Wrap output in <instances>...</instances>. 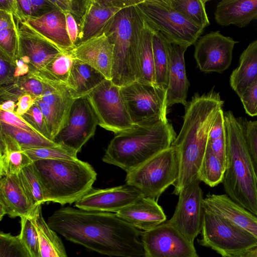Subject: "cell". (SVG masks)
Listing matches in <instances>:
<instances>
[{"label": "cell", "mask_w": 257, "mask_h": 257, "mask_svg": "<svg viewBox=\"0 0 257 257\" xmlns=\"http://www.w3.org/2000/svg\"><path fill=\"white\" fill-rule=\"evenodd\" d=\"M257 80V40L250 43L241 54L238 66L232 72L229 83L240 98Z\"/></svg>", "instance_id": "obj_27"}, {"label": "cell", "mask_w": 257, "mask_h": 257, "mask_svg": "<svg viewBox=\"0 0 257 257\" xmlns=\"http://www.w3.org/2000/svg\"><path fill=\"white\" fill-rule=\"evenodd\" d=\"M226 164L207 148L199 169L198 179L211 187L222 183Z\"/></svg>", "instance_id": "obj_36"}, {"label": "cell", "mask_w": 257, "mask_h": 257, "mask_svg": "<svg viewBox=\"0 0 257 257\" xmlns=\"http://www.w3.org/2000/svg\"><path fill=\"white\" fill-rule=\"evenodd\" d=\"M24 151L33 162L42 159L72 161L78 159L76 152L61 146L32 149Z\"/></svg>", "instance_id": "obj_39"}, {"label": "cell", "mask_w": 257, "mask_h": 257, "mask_svg": "<svg viewBox=\"0 0 257 257\" xmlns=\"http://www.w3.org/2000/svg\"><path fill=\"white\" fill-rule=\"evenodd\" d=\"M201 233L198 243L222 257H240L257 247V239L251 234L227 219L205 210Z\"/></svg>", "instance_id": "obj_9"}, {"label": "cell", "mask_w": 257, "mask_h": 257, "mask_svg": "<svg viewBox=\"0 0 257 257\" xmlns=\"http://www.w3.org/2000/svg\"><path fill=\"white\" fill-rule=\"evenodd\" d=\"M144 257H199L194 243L168 220L143 231Z\"/></svg>", "instance_id": "obj_13"}, {"label": "cell", "mask_w": 257, "mask_h": 257, "mask_svg": "<svg viewBox=\"0 0 257 257\" xmlns=\"http://www.w3.org/2000/svg\"><path fill=\"white\" fill-rule=\"evenodd\" d=\"M214 18L222 26L245 27L257 20V0H222L216 6Z\"/></svg>", "instance_id": "obj_25"}, {"label": "cell", "mask_w": 257, "mask_h": 257, "mask_svg": "<svg viewBox=\"0 0 257 257\" xmlns=\"http://www.w3.org/2000/svg\"><path fill=\"white\" fill-rule=\"evenodd\" d=\"M15 63L2 52L0 51V85H10L15 82Z\"/></svg>", "instance_id": "obj_46"}, {"label": "cell", "mask_w": 257, "mask_h": 257, "mask_svg": "<svg viewBox=\"0 0 257 257\" xmlns=\"http://www.w3.org/2000/svg\"><path fill=\"white\" fill-rule=\"evenodd\" d=\"M16 102L12 100L1 102L0 110L8 112H15Z\"/></svg>", "instance_id": "obj_55"}, {"label": "cell", "mask_w": 257, "mask_h": 257, "mask_svg": "<svg viewBox=\"0 0 257 257\" xmlns=\"http://www.w3.org/2000/svg\"><path fill=\"white\" fill-rule=\"evenodd\" d=\"M240 99L246 114L257 116V80L247 88Z\"/></svg>", "instance_id": "obj_47"}, {"label": "cell", "mask_w": 257, "mask_h": 257, "mask_svg": "<svg viewBox=\"0 0 257 257\" xmlns=\"http://www.w3.org/2000/svg\"><path fill=\"white\" fill-rule=\"evenodd\" d=\"M154 30L146 22L143 29L139 55V83L155 85V73L153 48Z\"/></svg>", "instance_id": "obj_32"}, {"label": "cell", "mask_w": 257, "mask_h": 257, "mask_svg": "<svg viewBox=\"0 0 257 257\" xmlns=\"http://www.w3.org/2000/svg\"><path fill=\"white\" fill-rule=\"evenodd\" d=\"M227 143L226 168L222 182L226 194L257 216V174L244 135L243 118L224 111Z\"/></svg>", "instance_id": "obj_3"}, {"label": "cell", "mask_w": 257, "mask_h": 257, "mask_svg": "<svg viewBox=\"0 0 257 257\" xmlns=\"http://www.w3.org/2000/svg\"><path fill=\"white\" fill-rule=\"evenodd\" d=\"M199 182L194 181L180 191L174 213L168 220L193 243L201 233L204 213L203 193Z\"/></svg>", "instance_id": "obj_14"}, {"label": "cell", "mask_w": 257, "mask_h": 257, "mask_svg": "<svg viewBox=\"0 0 257 257\" xmlns=\"http://www.w3.org/2000/svg\"><path fill=\"white\" fill-rule=\"evenodd\" d=\"M187 48L172 44L171 62L168 86L167 88L168 107L177 103L185 106L189 88L186 74L184 53Z\"/></svg>", "instance_id": "obj_24"}, {"label": "cell", "mask_w": 257, "mask_h": 257, "mask_svg": "<svg viewBox=\"0 0 257 257\" xmlns=\"http://www.w3.org/2000/svg\"><path fill=\"white\" fill-rule=\"evenodd\" d=\"M208 146L213 154L226 164L227 150L226 132L220 138L209 141Z\"/></svg>", "instance_id": "obj_51"}, {"label": "cell", "mask_w": 257, "mask_h": 257, "mask_svg": "<svg viewBox=\"0 0 257 257\" xmlns=\"http://www.w3.org/2000/svg\"><path fill=\"white\" fill-rule=\"evenodd\" d=\"M21 117L38 134L52 140L48 132L42 112L36 103L35 102L29 110Z\"/></svg>", "instance_id": "obj_43"}, {"label": "cell", "mask_w": 257, "mask_h": 257, "mask_svg": "<svg viewBox=\"0 0 257 257\" xmlns=\"http://www.w3.org/2000/svg\"><path fill=\"white\" fill-rule=\"evenodd\" d=\"M42 186L45 202L62 205L77 202L91 188L97 173L80 160L42 159L32 163Z\"/></svg>", "instance_id": "obj_6"}, {"label": "cell", "mask_w": 257, "mask_h": 257, "mask_svg": "<svg viewBox=\"0 0 257 257\" xmlns=\"http://www.w3.org/2000/svg\"><path fill=\"white\" fill-rule=\"evenodd\" d=\"M66 16L67 30L74 48L78 45L79 29L74 17L69 13H64Z\"/></svg>", "instance_id": "obj_52"}, {"label": "cell", "mask_w": 257, "mask_h": 257, "mask_svg": "<svg viewBox=\"0 0 257 257\" xmlns=\"http://www.w3.org/2000/svg\"><path fill=\"white\" fill-rule=\"evenodd\" d=\"M98 119L88 95L73 99L66 119L53 141L77 153L94 135Z\"/></svg>", "instance_id": "obj_11"}, {"label": "cell", "mask_w": 257, "mask_h": 257, "mask_svg": "<svg viewBox=\"0 0 257 257\" xmlns=\"http://www.w3.org/2000/svg\"><path fill=\"white\" fill-rule=\"evenodd\" d=\"M19 38L13 15L0 10V51L15 63L17 58Z\"/></svg>", "instance_id": "obj_34"}, {"label": "cell", "mask_w": 257, "mask_h": 257, "mask_svg": "<svg viewBox=\"0 0 257 257\" xmlns=\"http://www.w3.org/2000/svg\"><path fill=\"white\" fill-rule=\"evenodd\" d=\"M35 98L29 94L22 95L16 103L15 113L19 116L26 113L35 103Z\"/></svg>", "instance_id": "obj_53"}, {"label": "cell", "mask_w": 257, "mask_h": 257, "mask_svg": "<svg viewBox=\"0 0 257 257\" xmlns=\"http://www.w3.org/2000/svg\"><path fill=\"white\" fill-rule=\"evenodd\" d=\"M21 224L20 240L31 257H41L38 234L30 216L21 218Z\"/></svg>", "instance_id": "obj_40"}, {"label": "cell", "mask_w": 257, "mask_h": 257, "mask_svg": "<svg viewBox=\"0 0 257 257\" xmlns=\"http://www.w3.org/2000/svg\"><path fill=\"white\" fill-rule=\"evenodd\" d=\"M173 8L198 26L204 29L210 24L206 11L207 0H170Z\"/></svg>", "instance_id": "obj_37"}, {"label": "cell", "mask_w": 257, "mask_h": 257, "mask_svg": "<svg viewBox=\"0 0 257 257\" xmlns=\"http://www.w3.org/2000/svg\"><path fill=\"white\" fill-rule=\"evenodd\" d=\"M179 172L178 154L171 146L126 172L125 181L138 189L144 197L157 201L165 190L177 181Z\"/></svg>", "instance_id": "obj_8"}, {"label": "cell", "mask_w": 257, "mask_h": 257, "mask_svg": "<svg viewBox=\"0 0 257 257\" xmlns=\"http://www.w3.org/2000/svg\"><path fill=\"white\" fill-rule=\"evenodd\" d=\"M0 121L29 132L38 133L21 116L18 115L15 112H8L0 110Z\"/></svg>", "instance_id": "obj_48"}, {"label": "cell", "mask_w": 257, "mask_h": 257, "mask_svg": "<svg viewBox=\"0 0 257 257\" xmlns=\"http://www.w3.org/2000/svg\"><path fill=\"white\" fill-rule=\"evenodd\" d=\"M74 60L71 51L62 52L49 62L43 70L34 74L29 75L39 80H46L67 85Z\"/></svg>", "instance_id": "obj_33"}, {"label": "cell", "mask_w": 257, "mask_h": 257, "mask_svg": "<svg viewBox=\"0 0 257 257\" xmlns=\"http://www.w3.org/2000/svg\"><path fill=\"white\" fill-rule=\"evenodd\" d=\"M0 220L5 215L15 218L29 216L34 208L18 174L1 177Z\"/></svg>", "instance_id": "obj_20"}, {"label": "cell", "mask_w": 257, "mask_h": 257, "mask_svg": "<svg viewBox=\"0 0 257 257\" xmlns=\"http://www.w3.org/2000/svg\"><path fill=\"white\" fill-rule=\"evenodd\" d=\"M145 23L136 5H133L116 13L103 31L113 46L111 81L120 87L139 79V55Z\"/></svg>", "instance_id": "obj_5"}, {"label": "cell", "mask_w": 257, "mask_h": 257, "mask_svg": "<svg viewBox=\"0 0 257 257\" xmlns=\"http://www.w3.org/2000/svg\"><path fill=\"white\" fill-rule=\"evenodd\" d=\"M240 257H257V247L248 250Z\"/></svg>", "instance_id": "obj_56"}, {"label": "cell", "mask_w": 257, "mask_h": 257, "mask_svg": "<svg viewBox=\"0 0 257 257\" xmlns=\"http://www.w3.org/2000/svg\"><path fill=\"white\" fill-rule=\"evenodd\" d=\"M226 132L224 111L222 109H220L213 121L210 127L208 142L217 139Z\"/></svg>", "instance_id": "obj_49"}, {"label": "cell", "mask_w": 257, "mask_h": 257, "mask_svg": "<svg viewBox=\"0 0 257 257\" xmlns=\"http://www.w3.org/2000/svg\"><path fill=\"white\" fill-rule=\"evenodd\" d=\"M30 3L33 18L39 17L53 10L58 9L52 0H30Z\"/></svg>", "instance_id": "obj_50"}, {"label": "cell", "mask_w": 257, "mask_h": 257, "mask_svg": "<svg viewBox=\"0 0 257 257\" xmlns=\"http://www.w3.org/2000/svg\"><path fill=\"white\" fill-rule=\"evenodd\" d=\"M105 79L103 75L94 68L74 58L67 86L75 99L88 95Z\"/></svg>", "instance_id": "obj_26"}, {"label": "cell", "mask_w": 257, "mask_h": 257, "mask_svg": "<svg viewBox=\"0 0 257 257\" xmlns=\"http://www.w3.org/2000/svg\"><path fill=\"white\" fill-rule=\"evenodd\" d=\"M24 22L62 52H70L74 48L67 32L65 14L61 10L56 9L39 17L28 18Z\"/></svg>", "instance_id": "obj_22"}, {"label": "cell", "mask_w": 257, "mask_h": 257, "mask_svg": "<svg viewBox=\"0 0 257 257\" xmlns=\"http://www.w3.org/2000/svg\"><path fill=\"white\" fill-rule=\"evenodd\" d=\"M120 92L135 125L168 120L166 89L135 81L120 87Z\"/></svg>", "instance_id": "obj_10"}, {"label": "cell", "mask_w": 257, "mask_h": 257, "mask_svg": "<svg viewBox=\"0 0 257 257\" xmlns=\"http://www.w3.org/2000/svg\"><path fill=\"white\" fill-rule=\"evenodd\" d=\"M15 77L18 79L28 75L30 72L29 66L19 58L16 59L15 61Z\"/></svg>", "instance_id": "obj_54"}, {"label": "cell", "mask_w": 257, "mask_h": 257, "mask_svg": "<svg viewBox=\"0 0 257 257\" xmlns=\"http://www.w3.org/2000/svg\"><path fill=\"white\" fill-rule=\"evenodd\" d=\"M14 19L19 38L17 58H20L29 66L28 74L33 75L41 71L52 59L63 52L25 22Z\"/></svg>", "instance_id": "obj_16"}, {"label": "cell", "mask_w": 257, "mask_h": 257, "mask_svg": "<svg viewBox=\"0 0 257 257\" xmlns=\"http://www.w3.org/2000/svg\"><path fill=\"white\" fill-rule=\"evenodd\" d=\"M0 131L13 138L23 151L60 146L38 133L29 132L2 121H0Z\"/></svg>", "instance_id": "obj_35"}, {"label": "cell", "mask_w": 257, "mask_h": 257, "mask_svg": "<svg viewBox=\"0 0 257 257\" xmlns=\"http://www.w3.org/2000/svg\"><path fill=\"white\" fill-rule=\"evenodd\" d=\"M203 208L227 219L257 239V216L226 194H208L203 200Z\"/></svg>", "instance_id": "obj_21"}, {"label": "cell", "mask_w": 257, "mask_h": 257, "mask_svg": "<svg viewBox=\"0 0 257 257\" xmlns=\"http://www.w3.org/2000/svg\"><path fill=\"white\" fill-rule=\"evenodd\" d=\"M51 229L66 239L100 254L114 257H144L143 231L115 213L71 207L54 211L47 220Z\"/></svg>", "instance_id": "obj_1"}, {"label": "cell", "mask_w": 257, "mask_h": 257, "mask_svg": "<svg viewBox=\"0 0 257 257\" xmlns=\"http://www.w3.org/2000/svg\"><path fill=\"white\" fill-rule=\"evenodd\" d=\"M15 83L23 95L29 94L35 99L41 97L44 90L43 82L29 74L17 79Z\"/></svg>", "instance_id": "obj_45"}, {"label": "cell", "mask_w": 257, "mask_h": 257, "mask_svg": "<svg viewBox=\"0 0 257 257\" xmlns=\"http://www.w3.org/2000/svg\"><path fill=\"white\" fill-rule=\"evenodd\" d=\"M155 85L167 90L171 62L172 44L154 30L153 37Z\"/></svg>", "instance_id": "obj_31"}, {"label": "cell", "mask_w": 257, "mask_h": 257, "mask_svg": "<svg viewBox=\"0 0 257 257\" xmlns=\"http://www.w3.org/2000/svg\"><path fill=\"white\" fill-rule=\"evenodd\" d=\"M136 6L144 21L172 44L188 48L204 31L176 11L170 0H142Z\"/></svg>", "instance_id": "obj_7"}, {"label": "cell", "mask_w": 257, "mask_h": 257, "mask_svg": "<svg viewBox=\"0 0 257 257\" xmlns=\"http://www.w3.org/2000/svg\"><path fill=\"white\" fill-rule=\"evenodd\" d=\"M75 59L98 71L107 80H111L113 46L104 33L81 43L72 51Z\"/></svg>", "instance_id": "obj_19"}, {"label": "cell", "mask_w": 257, "mask_h": 257, "mask_svg": "<svg viewBox=\"0 0 257 257\" xmlns=\"http://www.w3.org/2000/svg\"><path fill=\"white\" fill-rule=\"evenodd\" d=\"M243 124L247 148L257 174V120L243 118Z\"/></svg>", "instance_id": "obj_44"}, {"label": "cell", "mask_w": 257, "mask_h": 257, "mask_svg": "<svg viewBox=\"0 0 257 257\" xmlns=\"http://www.w3.org/2000/svg\"><path fill=\"white\" fill-rule=\"evenodd\" d=\"M237 43L219 31L200 37L196 43L194 54L197 67L205 73H222L231 64L234 46Z\"/></svg>", "instance_id": "obj_15"}, {"label": "cell", "mask_w": 257, "mask_h": 257, "mask_svg": "<svg viewBox=\"0 0 257 257\" xmlns=\"http://www.w3.org/2000/svg\"><path fill=\"white\" fill-rule=\"evenodd\" d=\"M32 164L23 168L18 175L25 192L36 206L45 203V200L42 186Z\"/></svg>", "instance_id": "obj_38"}, {"label": "cell", "mask_w": 257, "mask_h": 257, "mask_svg": "<svg viewBox=\"0 0 257 257\" xmlns=\"http://www.w3.org/2000/svg\"><path fill=\"white\" fill-rule=\"evenodd\" d=\"M0 257H31L19 236L1 231Z\"/></svg>", "instance_id": "obj_41"}, {"label": "cell", "mask_w": 257, "mask_h": 257, "mask_svg": "<svg viewBox=\"0 0 257 257\" xmlns=\"http://www.w3.org/2000/svg\"><path fill=\"white\" fill-rule=\"evenodd\" d=\"M142 0H89L80 30L78 45L102 34L111 18L122 9ZM77 45V46H78Z\"/></svg>", "instance_id": "obj_18"}, {"label": "cell", "mask_w": 257, "mask_h": 257, "mask_svg": "<svg viewBox=\"0 0 257 257\" xmlns=\"http://www.w3.org/2000/svg\"><path fill=\"white\" fill-rule=\"evenodd\" d=\"M143 197L138 189L126 183L105 189L92 188L75 203V206L86 210L116 213Z\"/></svg>", "instance_id": "obj_17"}, {"label": "cell", "mask_w": 257, "mask_h": 257, "mask_svg": "<svg viewBox=\"0 0 257 257\" xmlns=\"http://www.w3.org/2000/svg\"><path fill=\"white\" fill-rule=\"evenodd\" d=\"M117 215L143 231L153 229L166 221V216L157 201L143 197L117 213Z\"/></svg>", "instance_id": "obj_23"}, {"label": "cell", "mask_w": 257, "mask_h": 257, "mask_svg": "<svg viewBox=\"0 0 257 257\" xmlns=\"http://www.w3.org/2000/svg\"><path fill=\"white\" fill-rule=\"evenodd\" d=\"M176 136L168 120L135 125L114 136L105 150L102 161L126 173L170 147Z\"/></svg>", "instance_id": "obj_4"}, {"label": "cell", "mask_w": 257, "mask_h": 257, "mask_svg": "<svg viewBox=\"0 0 257 257\" xmlns=\"http://www.w3.org/2000/svg\"><path fill=\"white\" fill-rule=\"evenodd\" d=\"M32 163L17 142L0 131V177L18 174L23 168Z\"/></svg>", "instance_id": "obj_28"}, {"label": "cell", "mask_w": 257, "mask_h": 257, "mask_svg": "<svg viewBox=\"0 0 257 257\" xmlns=\"http://www.w3.org/2000/svg\"><path fill=\"white\" fill-rule=\"evenodd\" d=\"M98 125L117 135L135 126L127 110L120 87L105 79L89 94Z\"/></svg>", "instance_id": "obj_12"}, {"label": "cell", "mask_w": 257, "mask_h": 257, "mask_svg": "<svg viewBox=\"0 0 257 257\" xmlns=\"http://www.w3.org/2000/svg\"><path fill=\"white\" fill-rule=\"evenodd\" d=\"M54 4L64 13L71 14L75 18L80 30L86 14L89 0H52Z\"/></svg>", "instance_id": "obj_42"}, {"label": "cell", "mask_w": 257, "mask_h": 257, "mask_svg": "<svg viewBox=\"0 0 257 257\" xmlns=\"http://www.w3.org/2000/svg\"><path fill=\"white\" fill-rule=\"evenodd\" d=\"M40 80L44 84V90L42 96L38 98L49 106L60 130L74 99L67 85L46 80Z\"/></svg>", "instance_id": "obj_30"}, {"label": "cell", "mask_w": 257, "mask_h": 257, "mask_svg": "<svg viewBox=\"0 0 257 257\" xmlns=\"http://www.w3.org/2000/svg\"><path fill=\"white\" fill-rule=\"evenodd\" d=\"M29 216L38 234L41 257H68L57 232L50 228L44 219L42 205H37Z\"/></svg>", "instance_id": "obj_29"}, {"label": "cell", "mask_w": 257, "mask_h": 257, "mask_svg": "<svg viewBox=\"0 0 257 257\" xmlns=\"http://www.w3.org/2000/svg\"><path fill=\"white\" fill-rule=\"evenodd\" d=\"M224 101L212 88L207 93H196L185 106L183 123L172 143L180 160V172L173 185V194L192 182L199 180V169L206 152L210 127Z\"/></svg>", "instance_id": "obj_2"}]
</instances>
